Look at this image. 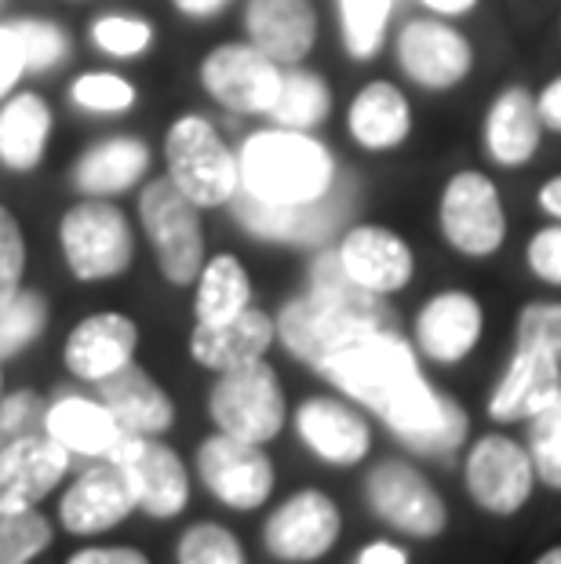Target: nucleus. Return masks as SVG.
<instances>
[{"instance_id": "obj_2", "label": "nucleus", "mask_w": 561, "mask_h": 564, "mask_svg": "<svg viewBox=\"0 0 561 564\" xmlns=\"http://www.w3.org/2000/svg\"><path fill=\"white\" fill-rule=\"evenodd\" d=\"M390 328V310L384 295L368 292L346 278L339 251H325L310 267V292L284 303L273 332L300 361L321 368L325 357L343 350L357 335Z\"/></svg>"}, {"instance_id": "obj_22", "label": "nucleus", "mask_w": 561, "mask_h": 564, "mask_svg": "<svg viewBox=\"0 0 561 564\" xmlns=\"http://www.w3.org/2000/svg\"><path fill=\"white\" fill-rule=\"evenodd\" d=\"M99 401L114 412L121 434L158 437L175 419L172 398L136 361H128L99 379Z\"/></svg>"}, {"instance_id": "obj_12", "label": "nucleus", "mask_w": 561, "mask_h": 564, "mask_svg": "<svg viewBox=\"0 0 561 564\" xmlns=\"http://www.w3.org/2000/svg\"><path fill=\"white\" fill-rule=\"evenodd\" d=\"M110 459L121 463L131 491H136V507L147 510L150 518H175L186 507L190 481L172 448H164V444L150 437L125 434L114 444Z\"/></svg>"}, {"instance_id": "obj_50", "label": "nucleus", "mask_w": 561, "mask_h": 564, "mask_svg": "<svg viewBox=\"0 0 561 564\" xmlns=\"http://www.w3.org/2000/svg\"><path fill=\"white\" fill-rule=\"evenodd\" d=\"M357 564H409V557H404V550L398 546H390V543H376V546H368L362 561Z\"/></svg>"}, {"instance_id": "obj_23", "label": "nucleus", "mask_w": 561, "mask_h": 564, "mask_svg": "<svg viewBox=\"0 0 561 564\" xmlns=\"http://www.w3.org/2000/svg\"><path fill=\"white\" fill-rule=\"evenodd\" d=\"M273 343V321L262 310H241L223 324H197L190 335V354L197 365L212 371H230L241 365L262 361V354Z\"/></svg>"}, {"instance_id": "obj_44", "label": "nucleus", "mask_w": 561, "mask_h": 564, "mask_svg": "<svg viewBox=\"0 0 561 564\" xmlns=\"http://www.w3.org/2000/svg\"><path fill=\"white\" fill-rule=\"evenodd\" d=\"M518 343H536L561 354V303H532L518 317Z\"/></svg>"}, {"instance_id": "obj_53", "label": "nucleus", "mask_w": 561, "mask_h": 564, "mask_svg": "<svg viewBox=\"0 0 561 564\" xmlns=\"http://www.w3.org/2000/svg\"><path fill=\"white\" fill-rule=\"evenodd\" d=\"M536 564H561V546L558 550H547V554L536 561Z\"/></svg>"}, {"instance_id": "obj_47", "label": "nucleus", "mask_w": 561, "mask_h": 564, "mask_svg": "<svg viewBox=\"0 0 561 564\" xmlns=\"http://www.w3.org/2000/svg\"><path fill=\"white\" fill-rule=\"evenodd\" d=\"M69 564H150L136 550H80L69 557Z\"/></svg>"}, {"instance_id": "obj_38", "label": "nucleus", "mask_w": 561, "mask_h": 564, "mask_svg": "<svg viewBox=\"0 0 561 564\" xmlns=\"http://www.w3.org/2000/svg\"><path fill=\"white\" fill-rule=\"evenodd\" d=\"M19 33L22 58H26V74H41V69L58 66L69 55V37L63 26L44 19H15L11 22Z\"/></svg>"}, {"instance_id": "obj_3", "label": "nucleus", "mask_w": 561, "mask_h": 564, "mask_svg": "<svg viewBox=\"0 0 561 564\" xmlns=\"http://www.w3.org/2000/svg\"><path fill=\"white\" fill-rule=\"evenodd\" d=\"M237 178H241L237 189L252 197L306 204L328 194L336 183V164H332V153L306 131L273 128L248 135L237 158Z\"/></svg>"}, {"instance_id": "obj_24", "label": "nucleus", "mask_w": 561, "mask_h": 564, "mask_svg": "<svg viewBox=\"0 0 561 564\" xmlns=\"http://www.w3.org/2000/svg\"><path fill=\"white\" fill-rule=\"evenodd\" d=\"M136 343H139V332H136V324H131V317L125 314L85 317L66 339V368L74 371L77 379L99 382L103 376H110V371L131 361Z\"/></svg>"}, {"instance_id": "obj_52", "label": "nucleus", "mask_w": 561, "mask_h": 564, "mask_svg": "<svg viewBox=\"0 0 561 564\" xmlns=\"http://www.w3.org/2000/svg\"><path fill=\"white\" fill-rule=\"evenodd\" d=\"M423 4L441 11V15H463V11H471L477 0H423Z\"/></svg>"}, {"instance_id": "obj_51", "label": "nucleus", "mask_w": 561, "mask_h": 564, "mask_svg": "<svg viewBox=\"0 0 561 564\" xmlns=\"http://www.w3.org/2000/svg\"><path fill=\"white\" fill-rule=\"evenodd\" d=\"M540 204H543V212H551L554 219H561V175L540 189Z\"/></svg>"}, {"instance_id": "obj_28", "label": "nucleus", "mask_w": 561, "mask_h": 564, "mask_svg": "<svg viewBox=\"0 0 561 564\" xmlns=\"http://www.w3.org/2000/svg\"><path fill=\"white\" fill-rule=\"evenodd\" d=\"M150 150L139 139H103L77 161L74 186L88 197H114L125 194L147 175Z\"/></svg>"}, {"instance_id": "obj_6", "label": "nucleus", "mask_w": 561, "mask_h": 564, "mask_svg": "<svg viewBox=\"0 0 561 564\" xmlns=\"http://www.w3.org/2000/svg\"><path fill=\"white\" fill-rule=\"evenodd\" d=\"M58 241H63L66 267L77 281L121 278L131 267V251H136L121 208L103 197L74 204L58 223Z\"/></svg>"}, {"instance_id": "obj_29", "label": "nucleus", "mask_w": 561, "mask_h": 564, "mask_svg": "<svg viewBox=\"0 0 561 564\" xmlns=\"http://www.w3.org/2000/svg\"><path fill=\"white\" fill-rule=\"evenodd\" d=\"M52 135V110L41 95H11L0 110V164L11 172H33Z\"/></svg>"}, {"instance_id": "obj_33", "label": "nucleus", "mask_w": 561, "mask_h": 564, "mask_svg": "<svg viewBox=\"0 0 561 564\" xmlns=\"http://www.w3.org/2000/svg\"><path fill=\"white\" fill-rule=\"evenodd\" d=\"M332 110V95L328 84L310 69H284L278 99L270 106V117L278 121V128L292 131H310L317 128Z\"/></svg>"}, {"instance_id": "obj_11", "label": "nucleus", "mask_w": 561, "mask_h": 564, "mask_svg": "<svg viewBox=\"0 0 561 564\" xmlns=\"http://www.w3.org/2000/svg\"><path fill=\"white\" fill-rule=\"evenodd\" d=\"M197 470L212 496L237 510L259 507L273 488V466L267 459V452H262V444L230 434H216L201 444Z\"/></svg>"}, {"instance_id": "obj_45", "label": "nucleus", "mask_w": 561, "mask_h": 564, "mask_svg": "<svg viewBox=\"0 0 561 564\" xmlns=\"http://www.w3.org/2000/svg\"><path fill=\"white\" fill-rule=\"evenodd\" d=\"M529 267L536 278L561 284V226H547L532 237L529 245Z\"/></svg>"}, {"instance_id": "obj_20", "label": "nucleus", "mask_w": 561, "mask_h": 564, "mask_svg": "<svg viewBox=\"0 0 561 564\" xmlns=\"http://www.w3.org/2000/svg\"><path fill=\"white\" fill-rule=\"evenodd\" d=\"M346 278L376 295H390L412 281V251L387 226H354L339 245Z\"/></svg>"}, {"instance_id": "obj_39", "label": "nucleus", "mask_w": 561, "mask_h": 564, "mask_svg": "<svg viewBox=\"0 0 561 564\" xmlns=\"http://www.w3.org/2000/svg\"><path fill=\"white\" fill-rule=\"evenodd\" d=\"M179 564H245V554L226 528L197 524L179 543Z\"/></svg>"}, {"instance_id": "obj_17", "label": "nucleus", "mask_w": 561, "mask_h": 564, "mask_svg": "<svg viewBox=\"0 0 561 564\" xmlns=\"http://www.w3.org/2000/svg\"><path fill=\"white\" fill-rule=\"evenodd\" d=\"M339 510L321 491H300L267 521V550L281 561H314L336 543Z\"/></svg>"}, {"instance_id": "obj_40", "label": "nucleus", "mask_w": 561, "mask_h": 564, "mask_svg": "<svg viewBox=\"0 0 561 564\" xmlns=\"http://www.w3.org/2000/svg\"><path fill=\"white\" fill-rule=\"evenodd\" d=\"M95 47H103L106 55L131 58L139 52H147L153 41V26L147 19H131V15H103L91 26Z\"/></svg>"}, {"instance_id": "obj_4", "label": "nucleus", "mask_w": 561, "mask_h": 564, "mask_svg": "<svg viewBox=\"0 0 561 564\" xmlns=\"http://www.w3.org/2000/svg\"><path fill=\"white\" fill-rule=\"evenodd\" d=\"M164 161L169 178L183 197L197 208H223L230 204L241 178H237V158L226 150L219 131L205 117L186 113L164 135Z\"/></svg>"}, {"instance_id": "obj_31", "label": "nucleus", "mask_w": 561, "mask_h": 564, "mask_svg": "<svg viewBox=\"0 0 561 564\" xmlns=\"http://www.w3.org/2000/svg\"><path fill=\"white\" fill-rule=\"evenodd\" d=\"M409 128H412L409 102L387 80L365 84L362 95L350 106V135L365 150H393L398 142H404Z\"/></svg>"}, {"instance_id": "obj_18", "label": "nucleus", "mask_w": 561, "mask_h": 564, "mask_svg": "<svg viewBox=\"0 0 561 564\" xmlns=\"http://www.w3.org/2000/svg\"><path fill=\"white\" fill-rule=\"evenodd\" d=\"M136 510V491H131L128 474L121 470V463L103 455V463H95L91 470L77 477V485L66 491L58 518L77 535L103 532L114 528L117 521H125Z\"/></svg>"}, {"instance_id": "obj_13", "label": "nucleus", "mask_w": 561, "mask_h": 564, "mask_svg": "<svg viewBox=\"0 0 561 564\" xmlns=\"http://www.w3.org/2000/svg\"><path fill=\"white\" fill-rule=\"evenodd\" d=\"M368 502L387 524L401 528L409 535L431 539L445 528V502L427 485V477L398 459L379 463L368 474Z\"/></svg>"}, {"instance_id": "obj_30", "label": "nucleus", "mask_w": 561, "mask_h": 564, "mask_svg": "<svg viewBox=\"0 0 561 564\" xmlns=\"http://www.w3.org/2000/svg\"><path fill=\"white\" fill-rule=\"evenodd\" d=\"M485 139L493 161L507 167L529 164L532 153L540 150V113H536L532 95L525 88H510L499 95L493 113H488Z\"/></svg>"}, {"instance_id": "obj_8", "label": "nucleus", "mask_w": 561, "mask_h": 564, "mask_svg": "<svg viewBox=\"0 0 561 564\" xmlns=\"http://www.w3.org/2000/svg\"><path fill=\"white\" fill-rule=\"evenodd\" d=\"M346 208H350V194L343 186L332 183L325 197L306 200V204H278L262 200L237 189L234 194V212L241 226L252 237L262 241H281V245H321L336 234L343 223Z\"/></svg>"}, {"instance_id": "obj_42", "label": "nucleus", "mask_w": 561, "mask_h": 564, "mask_svg": "<svg viewBox=\"0 0 561 564\" xmlns=\"http://www.w3.org/2000/svg\"><path fill=\"white\" fill-rule=\"evenodd\" d=\"M44 412H47V404L30 390L11 393V398H0V452H4L11 441L41 434Z\"/></svg>"}, {"instance_id": "obj_25", "label": "nucleus", "mask_w": 561, "mask_h": 564, "mask_svg": "<svg viewBox=\"0 0 561 564\" xmlns=\"http://www.w3.org/2000/svg\"><path fill=\"white\" fill-rule=\"evenodd\" d=\"M477 335H482V306L467 292H445L431 299L416 321V339H420L423 354L441 365L467 357Z\"/></svg>"}, {"instance_id": "obj_19", "label": "nucleus", "mask_w": 561, "mask_h": 564, "mask_svg": "<svg viewBox=\"0 0 561 564\" xmlns=\"http://www.w3.org/2000/svg\"><path fill=\"white\" fill-rule=\"evenodd\" d=\"M558 390L561 354L536 343H518L507 376L499 379L493 401H488V415L499 423H518V419H529L536 408H543Z\"/></svg>"}, {"instance_id": "obj_46", "label": "nucleus", "mask_w": 561, "mask_h": 564, "mask_svg": "<svg viewBox=\"0 0 561 564\" xmlns=\"http://www.w3.org/2000/svg\"><path fill=\"white\" fill-rule=\"evenodd\" d=\"M22 74H26V58H22L19 33L11 22H0V99H8Z\"/></svg>"}, {"instance_id": "obj_15", "label": "nucleus", "mask_w": 561, "mask_h": 564, "mask_svg": "<svg viewBox=\"0 0 561 564\" xmlns=\"http://www.w3.org/2000/svg\"><path fill=\"white\" fill-rule=\"evenodd\" d=\"M69 452L41 434L11 441L0 452V510H30L63 481Z\"/></svg>"}, {"instance_id": "obj_36", "label": "nucleus", "mask_w": 561, "mask_h": 564, "mask_svg": "<svg viewBox=\"0 0 561 564\" xmlns=\"http://www.w3.org/2000/svg\"><path fill=\"white\" fill-rule=\"evenodd\" d=\"M393 0H339L343 41L354 58H373L384 44Z\"/></svg>"}, {"instance_id": "obj_34", "label": "nucleus", "mask_w": 561, "mask_h": 564, "mask_svg": "<svg viewBox=\"0 0 561 564\" xmlns=\"http://www.w3.org/2000/svg\"><path fill=\"white\" fill-rule=\"evenodd\" d=\"M47 324V303L37 292H11L8 299H0V361L15 357L19 350L37 339Z\"/></svg>"}, {"instance_id": "obj_43", "label": "nucleus", "mask_w": 561, "mask_h": 564, "mask_svg": "<svg viewBox=\"0 0 561 564\" xmlns=\"http://www.w3.org/2000/svg\"><path fill=\"white\" fill-rule=\"evenodd\" d=\"M22 273H26V241H22L15 215L0 208V299L19 292Z\"/></svg>"}, {"instance_id": "obj_48", "label": "nucleus", "mask_w": 561, "mask_h": 564, "mask_svg": "<svg viewBox=\"0 0 561 564\" xmlns=\"http://www.w3.org/2000/svg\"><path fill=\"white\" fill-rule=\"evenodd\" d=\"M536 113H540V124L561 131V77L547 84V91L536 102Z\"/></svg>"}, {"instance_id": "obj_41", "label": "nucleus", "mask_w": 561, "mask_h": 564, "mask_svg": "<svg viewBox=\"0 0 561 564\" xmlns=\"http://www.w3.org/2000/svg\"><path fill=\"white\" fill-rule=\"evenodd\" d=\"M74 102L95 113H125L136 106V88L117 74H85L74 80Z\"/></svg>"}, {"instance_id": "obj_26", "label": "nucleus", "mask_w": 561, "mask_h": 564, "mask_svg": "<svg viewBox=\"0 0 561 564\" xmlns=\"http://www.w3.org/2000/svg\"><path fill=\"white\" fill-rule=\"evenodd\" d=\"M295 426H300V437L325 463L354 466V463H362L368 452L365 419L339 401H325V398L306 401L300 408V415H295Z\"/></svg>"}, {"instance_id": "obj_10", "label": "nucleus", "mask_w": 561, "mask_h": 564, "mask_svg": "<svg viewBox=\"0 0 561 564\" xmlns=\"http://www.w3.org/2000/svg\"><path fill=\"white\" fill-rule=\"evenodd\" d=\"M441 230L463 256H493L507 237V215L496 186L477 172H460L441 197Z\"/></svg>"}, {"instance_id": "obj_35", "label": "nucleus", "mask_w": 561, "mask_h": 564, "mask_svg": "<svg viewBox=\"0 0 561 564\" xmlns=\"http://www.w3.org/2000/svg\"><path fill=\"white\" fill-rule=\"evenodd\" d=\"M529 459L547 485L561 488V390L529 415Z\"/></svg>"}, {"instance_id": "obj_37", "label": "nucleus", "mask_w": 561, "mask_h": 564, "mask_svg": "<svg viewBox=\"0 0 561 564\" xmlns=\"http://www.w3.org/2000/svg\"><path fill=\"white\" fill-rule=\"evenodd\" d=\"M52 543V524L37 510H0V564H26Z\"/></svg>"}, {"instance_id": "obj_9", "label": "nucleus", "mask_w": 561, "mask_h": 564, "mask_svg": "<svg viewBox=\"0 0 561 564\" xmlns=\"http://www.w3.org/2000/svg\"><path fill=\"white\" fill-rule=\"evenodd\" d=\"M284 69L256 44H219L201 63V84L234 113H270Z\"/></svg>"}, {"instance_id": "obj_27", "label": "nucleus", "mask_w": 561, "mask_h": 564, "mask_svg": "<svg viewBox=\"0 0 561 564\" xmlns=\"http://www.w3.org/2000/svg\"><path fill=\"white\" fill-rule=\"evenodd\" d=\"M44 434L63 444L69 455H91V459L110 455L114 444L125 437L110 408L88 398H63L47 404Z\"/></svg>"}, {"instance_id": "obj_14", "label": "nucleus", "mask_w": 561, "mask_h": 564, "mask_svg": "<svg viewBox=\"0 0 561 564\" xmlns=\"http://www.w3.org/2000/svg\"><path fill=\"white\" fill-rule=\"evenodd\" d=\"M532 459L510 437H482L467 459V488L488 513H515L532 491Z\"/></svg>"}, {"instance_id": "obj_1", "label": "nucleus", "mask_w": 561, "mask_h": 564, "mask_svg": "<svg viewBox=\"0 0 561 564\" xmlns=\"http://www.w3.org/2000/svg\"><path fill=\"white\" fill-rule=\"evenodd\" d=\"M321 376L368 404L409 448L423 455H452L467 437L463 408L427 387L412 350L390 328L357 335L321 361Z\"/></svg>"}, {"instance_id": "obj_5", "label": "nucleus", "mask_w": 561, "mask_h": 564, "mask_svg": "<svg viewBox=\"0 0 561 564\" xmlns=\"http://www.w3.org/2000/svg\"><path fill=\"white\" fill-rule=\"evenodd\" d=\"M139 219L147 230L164 281L194 284L205 267V234H201V208L175 189L169 175L153 178L139 197Z\"/></svg>"}, {"instance_id": "obj_7", "label": "nucleus", "mask_w": 561, "mask_h": 564, "mask_svg": "<svg viewBox=\"0 0 561 564\" xmlns=\"http://www.w3.org/2000/svg\"><path fill=\"white\" fill-rule=\"evenodd\" d=\"M212 419L219 434L267 444L281 434L284 426V398L278 387V376L267 361H252L241 368L223 371L219 382L212 387Z\"/></svg>"}, {"instance_id": "obj_49", "label": "nucleus", "mask_w": 561, "mask_h": 564, "mask_svg": "<svg viewBox=\"0 0 561 564\" xmlns=\"http://www.w3.org/2000/svg\"><path fill=\"white\" fill-rule=\"evenodd\" d=\"M172 4L190 19H208V15H219L230 0H172Z\"/></svg>"}, {"instance_id": "obj_16", "label": "nucleus", "mask_w": 561, "mask_h": 564, "mask_svg": "<svg viewBox=\"0 0 561 564\" xmlns=\"http://www.w3.org/2000/svg\"><path fill=\"white\" fill-rule=\"evenodd\" d=\"M471 44L434 19H416L398 37V63L423 88H452L471 74Z\"/></svg>"}, {"instance_id": "obj_21", "label": "nucleus", "mask_w": 561, "mask_h": 564, "mask_svg": "<svg viewBox=\"0 0 561 564\" xmlns=\"http://www.w3.org/2000/svg\"><path fill=\"white\" fill-rule=\"evenodd\" d=\"M245 30L262 55L278 66H295L314 47L317 15L310 0H248Z\"/></svg>"}, {"instance_id": "obj_32", "label": "nucleus", "mask_w": 561, "mask_h": 564, "mask_svg": "<svg viewBox=\"0 0 561 564\" xmlns=\"http://www.w3.org/2000/svg\"><path fill=\"white\" fill-rule=\"evenodd\" d=\"M194 314L197 324H223L252 306V284L245 267L234 256H216L201 267Z\"/></svg>"}]
</instances>
